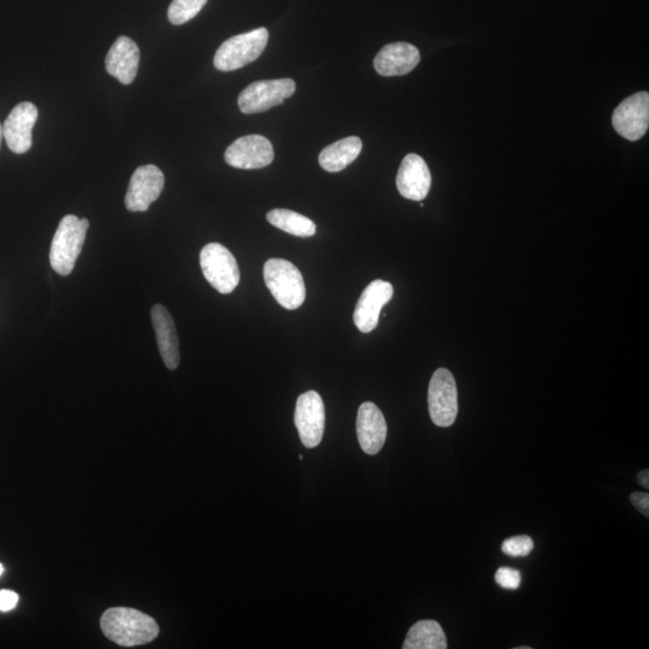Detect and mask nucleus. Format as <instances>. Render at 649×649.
<instances>
[{
	"label": "nucleus",
	"instance_id": "6e6552de",
	"mask_svg": "<svg viewBox=\"0 0 649 649\" xmlns=\"http://www.w3.org/2000/svg\"><path fill=\"white\" fill-rule=\"evenodd\" d=\"M325 421V404L318 392L301 395L296 403L295 425L307 449L317 448L323 440Z\"/></svg>",
	"mask_w": 649,
	"mask_h": 649
},
{
	"label": "nucleus",
	"instance_id": "a211bd4d",
	"mask_svg": "<svg viewBox=\"0 0 649 649\" xmlns=\"http://www.w3.org/2000/svg\"><path fill=\"white\" fill-rule=\"evenodd\" d=\"M151 317L160 355L165 366L174 371L181 362L180 339H178L175 321L168 309L162 305L153 306Z\"/></svg>",
	"mask_w": 649,
	"mask_h": 649
},
{
	"label": "nucleus",
	"instance_id": "1a4fd4ad",
	"mask_svg": "<svg viewBox=\"0 0 649 649\" xmlns=\"http://www.w3.org/2000/svg\"><path fill=\"white\" fill-rule=\"evenodd\" d=\"M612 125L625 140L643 138L649 125V94L639 92L624 99L613 111Z\"/></svg>",
	"mask_w": 649,
	"mask_h": 649
},
{
	"label": "nucleus",
	"instance_id": "c756f323",
	"mask_svg": "<svg viewBox=\"0 0 649 649\" xmlns=\"http://www.w3.org/2000/svg\"><path fill=\"white\" fill-rule=\"evenodd\" d=\"M516 649H532L531 647H517Z\"/></svg>",
	"mask_w": 649,
	"mask_h": 649
},
{
	"label": "nucleus",
	"instance_id": "c85d7f7f",
	"mask_svg": "<svg viewBox=\"0 0 649 649\" xmlns=\"http://www.w3.org/2000/svg\"><path fill=\"white\" fill-rule=\"evenodd\" d=\"M4 573V565L0 564V576H2Z\"/></svg>",
	"mask_w": 649,
	"mask_h": 649
},
{
	"label": "nucleus",
	"instance_id": "f3484780",
	"mask_svg": "<svg viewBox=\"0 0 649 649\" xmlns=\"http://www.w3.org/2000/svg\"><path fill=\"white\" fill-rule=\"evenodd\" d=\"M420 52L412 44L394 43L383 47L374 59V68L381 76H403L420 63Z\"/></svg>",
	"mask_w": 649,
	"mask_h": 649
},
{
	"label": "nucleus",
	"instance_id": "a878e982",
	"mask_svg": "<svg viewBox=\"0 0 649 649\" xmlns=\"http://www.w3.org/2000/svg\"><path fill=\"white\" fill-rule=\"evenodd\" d=\"M630 502L641 514L649 517V494L645 492H635L630 496Z\"/></svg>",
	"mask_w": 649,
	"mask_h": 649
},
{
	"label": "nucleus",
	"instance_id": "0eeeda50",
	"mask_svg": "<svg viewBox=\"0 0 649 649\" xmlns=\"http://www.w3.org/2000/svg\"><path fill=\"white\" fill-rule=\"evenodd\" d=\"M295 91L296 83L291 79L256 81L240 94L238 106L246 115L265 112L282 105Z\"/></svg>",
	"mask_w": 649,
	"mask_h": 649
},
{
	"label": "nucleus",
	"instance_id": "b1692460",
	"mask_svg": "<svg viewBox=\"0 0 649 649\" xmlns=\"http://www.w3.org/2000/svg\"><path fill=\"white\" fill-rule=\"evenodd\" d=\"M494 579L504 589H517L522 582L520 571L508 567L499 568Z\"/></svg>",
	"mask_w": 649,
	"mask_h": 649
},
{
	"label": "nucleus",
	"instance_id": "9d476101",
	"mask_svg": "<svg viewBox=\"0 0 649 649\" xmlns=\"http://www.w3.org/2000/svg\"><path fill=\"white\" fill-rule=\"evenodd\" d=\"M164 186L165 176L158 166H140L130 180L125 207L130 212H146L159 199Z\"/></svg>",
	"mask_w": 649,
	"mask_h": 649
},
{
	"label": "nucleus",
	"instance_id": "412c9836",
	"mask_svg": "<svg viewBox=\"0 0 649 649\" xmlns=\"http://www.w3.org/2000/svg\"><path fill=\"white\" fill-rule=\"evenodd\" d=\"M267 220L277 229L297 237H312L317 234V225L313 220L290 210L277 208L267 213Z\"/></svg>",
	"mask_w": 649,
	"mask_h": 649
},
{
	"label": "nucleus",
	"instance_id": "aec40b11",
	"mask_svg": "<svg viewBox=\"0 0 649 649\" xmlns=\"http://www.w3.org/2000/svg\"><path fill=\"white\" fill-rule=\"evenodd\" d=\"M448 641L440 624L432 619L420 621L410 628L403 649H446Z\"/></svg>",
	"mask_w": 649,
	"mask_h": 649
},
{
	"label": "nucleus",
	"instance_id": "2eb2a0df",
	"mask_svg": "<svg viewBox=\"0 0 649 649\" xmlns=\"http://www.w3.org/2000/svg\"><path fill=\"white\" fill-rule=\"evenodd\" d=\"M357 438L363 452L377 455L385 444L387 425L381 410L372 402L361 404L356 420Z\"/></svg>",
	"mask_w": 649,
	"mask_h": 649
},
{
	"label": "nucleus",
	"instance_id": "6ab92c4d",
	"mask_svg": "<svg viewBox=\"0 0 649 649\" xmlns=\"http://www.w3.org/2000/svg\"><path fill=\"white\" fill-rule=\"evenodd\" d=\"M362 151V141L357 136H350L327 146L319 156V164L327 172H339L347 169Z\"/></svg>",
	"mask_w": 649,
	"mask_h": 649
},
{
	"label": "nucleus",
	"instance_id": "4468645a",
	"mask_svg": "<svg viewBox=\"0 0 649 649\" xmlns=\"http://www.w3.org/2000/svg\"><path fill=\"white\" fill-rule=\"evenodd\" d=\"M398 192L408 200L421 201L430 193L432 176L424 159L418 154H408L398 170Z\"/></svg>",
	"mask_w": 649,
	"mask_h": 649
},
{
	"label": "nucleus",
	"instance_id": "9b49d317",
	"mask_svg": "<svg viewBox=\"0 0 649 649\" xmlns=\"http://www.w3.org/2000/svg\"><path fill=\"white\" fill-rule=\"evenodd\" d=\"M275 159L272 144L261 135L238 139L225 152V162L241 170L264 169Z\"/></svg>",
	"mask_w": 649,
	"mask_h": 649
},
{
	"label": "nucleus",
	"instance_id": "ddd939ff",
	"mask_svg": "<svg viewBox=\"0 0 649 649\" xmlns=\"http://www.w3.org/2000/svg\"><path fill=\"white\" fill-rule=\"evenodd\" d=\"M394 296V287L389 282H372L363 291L354 311V323L362 333H369L377 329L381 309Z\"/></svg>",
	"mask_w": 649,
	"mask_h": 649
},
{
	"label": "nucleus",
	"instance_id": "f257e3e1",
	"mask_svg": "<svg viewBox=\"0 0 649 649\" xmlns=\"http://www.w3.org/2000/svg\"><path fill=\"white\" fill-rule=\"evenodd\" d=\"M100 627L107 639L122 647L147 645L159 635L156 619L130 607H112L105 611Z\"/></svg>",
	"mask_w": 649,
	"mask_h": 649
},
{
	"label": "nucleus",
	"instance_id": "7ed1b4c3",
	"mask_svg": "<svg viewBox=\"0 0 649 649\" xmlns=\"http://www.w3.org/2000/svg\"><path fill=\"white\" fill-rule=\"evenodd\" d=\"M266 287L275 300L289 311L299 309L306 300V285L301 272L288 260L271 259L264 267Z\"/></svg>",
	"mask_w": 649,
	"mask_h": 649
},
{
	"label": "nucleus",
	"instance_id": "bb28decb",
	"mask_svg": "<svg viewBox=\"0 0 649 649\" xmlns=\"http://www.w3.org/2000/svg\"><path fill=\"white\" fill-rule=\"evenodd\" d=\"M637 481H639V484L648 490L649 488V470H642V472L637 475Z\"/></svg>",
	"mask_w": 649,
	"mask_h": 649
},
{
	"label": "nucleus",
	"instance_id": "39448f33",
	"mask_svg": "<svg viewBox=\"0 0 649 649\" xmlns=\"http://www.w3.org/2000/svg\"><path fill=\"white\" fill-rule=\"evenodd\" d=\"M200 265L206 281L220 294H231L240 284V269L235 256L222 244L210 243L202 248Z\"/></svg>",
	"mask_w": 649,
	"mask_h": 649
},
{
	"label": "nucleus",
	"instance_id": "423d86ee",
	"mask_svg": "<svg viewBox=\"0 0 649 649\" xmlns=\"http://www.w3.org/2000/svg\"><path fill=\"white\" fill-rule=\"evenodd\" d=\"M428 409L434 425L450 427L458 414V392L454 375L446 368L433 374L428 387Z\"/></svg>",
	"mask_w": 649,
	"mask_h": 649
},
{
	"label": "nucleus",
	"instance_id": "4be33fe9",
	"mask_svg": "<svg viewBox=\"0 0 649 649\" xmlns=\"http://www.w3.org/2000/svg\"><path fill=\"white\" fill-rule=\"evenodd\" d=\"M207 0H174L168 10L172 25L181 26L193 20L205 7Z\"/></svg>",
	"mask_w": 649,
	"mask_h": 649
},
{
	"label": "nucleus",
	"instance_id": "dca6fc26",
	"mask_svg": "<svg viewBox=\"0 0 649 649\" xmlns=\"http://www.w3.org/2000/svg\"><path fill=\"white\" fill-rule=\"evenodd\" d=\"M140 49L133 39L119 37L107 53L105 67L107 73L123 83L130 85L138 75Z\"/></svg>",
	"mask_w": 649,
	"mask_h": 649
},
{
	"label": "nucleus",
	"instance_id": "20e7f679",
	"mask_svg": "<svg viewBox=\"0 0 649 649\" xmlns=\"http://www.w3.org/2000/svg\"><path fill=\"white\" fill-rule=\"evenodd\" d=\"M269 43V31L266 28L254 29L232 37L219 47L214 56V67L224 73L246 67L258 59Z\"/></svg>",
	"mask_w": 649,
	"mask_h": 649
},
{
	"label": "nucleus",
	"instance_id": "5701e85b",
	"mask_svg": "<svg viewBox=\"0 0 649 649\" xmlns=\"http://www.w3.org/2000/svg\"><path fill=\"white\" fill-rule=\"evenodd\" d=\"M534 549V541L527 535H518L504 540L502 551L506 556L520 558L531 555Z\"/></svg>",
	"mask_w": 649,
	"mask_h": 649
},
{
	"label": "nucleus",
	"instance_id": "f03ea898",
	"mask_svg": "<svg viewBox=\"0 0 649 649\" xmlns=\"http://www.w3.org/2000/svg\"><path fill=\"white\" fill-rule=\"evenodd\" d=\"M89 222L73 214L65 216L53 236L50 261L58 275L67 277L74 271L77 259L85 244Z\"/></svg>",
	"mask_w": 649,
	"mask_h": 649
},
{
	"label": "nucleus",
	"instance_id": "f8f14e48",
	"mask_svg": "<svg viewBox=\"0 0 649 649\" xmlns=\"http://www.w3.org/2000/svg\"><path fill=\"white\" fill-rule=\"evenodd\" d=\"M38 116L37 106L28 101H23L10 112L3 125V135L11 152L23 154L31 150Z\"/></svg>",
	"mask_w": 649,
	"mask_h": 649
},
{
	"label": "nucleus",
	"instance_id": "cd10ccee",
	"mask_svg": "<svg viewBox=\"0 0 649 649\" xmlns=\"http://www.w3.org/2000/svg\"><path fill=\"white\" fill-rule=\"evenodd\" d=\"M3 139H4V135H3V125L0 124V147H2V141H3Z\"/></svg>",
	"mask_w": 649,
	"mask_h": 649
},
{
	"label": "nucleus",
	"instance_id": "393cba45",
	"mask_svg": "<svg viewBox=\"0 0 649 649\" xmlns=\"http://www.w3.org/2000/svg\"><path fill=\"white\" fill-rule=\"evenodd\" d=\"M19 599V594L3 589V591H0V611L9 612L14 610L17 603H19Z\"/></svg>",
	"mask_w": 649,
	"mask_h": 649
}]
</instances>
